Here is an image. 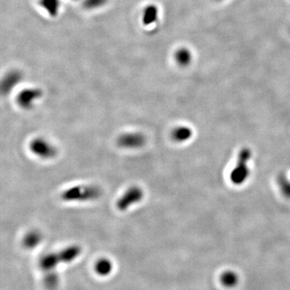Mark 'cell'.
<instances>
[{
	"mask_svg": "<svg viewBox=\"0 0 290 290\" xmlns=\"http://www.w3.org/2000/svg\"><path fill=\"white\" fill-rule=\"evenodd\" d=\"M144 197L143 189L137 186H133L128 188L123 195L119 198L116 203V207L120 211H126L132 205L140 203Z\"/></svg>",
	"mask_w": 290,
	"mask_h": 290,
	"instance_id": "277c9868",
	"label": "cell"
},
{
	"mask_svg": "<svg viewBox=\"0 0 290 290\" xmlns=\"http://www.w3.org/2000/svg\"><path fill=\"white\" fill-rule=\"evenodd\" d=\"M29 149L35 156L45 160L54 158L57 155V148L41 137L33 139L29 144Z\"/></svg>",
	"mask_w": 290,
	"mask_h": 290,
	"instance_id": "3957f363",
	"label": "cell"
},
{
	"mask_svg": "<svg viewBox=\"0 0 290 290\" xmlns=\"http://www.w3.org/2000/svg\"><path fill=\"white\" fill-rule=\"evenodd\" d=\"M159 18V9L155 4L147 5L142 11L141 22L144 27L156 24Z\"/></svg>",
	"mask_w": 290,
	"mask_h": 290,
	"instance_id": "ba28073f",
	"label": "cell"
},
{
	"mask_svg": "<svg viewBox=\"0 0 290 290\" xmlns=\"http://www.w3.org/2000/svg\"><path fill=\"white\" fill-rule=\"evenodd\" d=\"M116 144L124 149H141L147 144V137L141 132H125L117 138Z\"/></svg>",
	"mask_w": 290,
	"mask_h": 290,
	"instance_id": "5b68a950",
	"label": "cell"
},
{
	"mask_svg": "<svg viewBox=\"0 0 290 290\" xmlns=\"http://www.w3.org/2000/svg\"><path fill=\"white\" fill-rule=\"evenodd\" d=\"M73 1H78V0H73Z\"/></svg>",
	"mask_w": 290,
	"mask_h": 290,
	"instance_id": "2e32d148",
	"label": "cell"
},
{
	"mask_svg": "<svg viewBox=\"0 0 290 290\" xmlns=\"http://www.w3.org/2000/svg\"><path fill=\"white\" fill-rule=\"evenodd\" d=\"M40 233H38L37 231H32L27 235L26 238L24 239V243L26 245H35L40 241Z\"/></svg>",
	"mask_w": 290,
	"mask_h": 290,
	"instance_id": "9a60e30c",
	"label": "cell"
},
{
	"mask_svg": "<svg viewBox=\"0 0 290 290\" xmlns=\"http://www.w3.org/2000/svg\"><path fill=\"white\" fill-rule=\"evenodd\" d=\"M40 8L52 18H56L59 15L62 7L61 0H38Z\"/></svg>",
	"mask_w": 290,
	"mask_h": 290,
	"instance_id": "9c48e42d",
	"label": "cell"
},
{
	"mask_svg": "<svg viewBox=\"0 0 290 290\" xmlns=\"http://www.w3.org/2000/svg\"><path fill=\"white\" fill-rule=\"evenodd\" d=\"M252 156V153L248 149H244L240 152L239 156L238 163L231 172V181L234 184L241 185L246 182L249 176L248 161Z\"/></svg>",
	"mask_w": 290,
	"mask_h": 290,
	"instance_id": "7a4b0ae2",
	"label": "cell"
},
{
	"mask_svg": "<svg viewBox=\"0 0 290 290\" xmlns=\"http://www.w3.org/2000/svg\"><path fill=\"white\" fill-rule=\"evenodd\" d=\"M102 190L95 185H79L62 192L61 198L65 202H90L99 199Z\"/></svg>",
	"mask_w": 290,
	"mask_h": 290,
	"instance_id": "6da1fadb",
	"label": "cell"
},
{
	"mask_svg": "<svg viewBox=\"0 0 290 290\" xmlns=\"http://www.w3.org/2000/svg\"><path fill=\"white\" fill-rule=\"evenodd\" d=\"M43 96V91L40 88H26L17 95V102L21 108L29 110L33 108L35 102Z\"/></svg>",
	"mask_w": 290,
	"mask_h": 290,
	"instance_id": "8992f818",
	"label": "cell"
},
{
	"mask_svg": "<svg viewBox=\"0 0 290 290\" xmlns=\"http://www.w3.org/2000/svg\"><path fill=\"white\" fill-rule=\"evenodd\" d=\"M221 282L227 288H232L238 284V275L233 271H226L221 276Z\"/></svg>",
	"mask_w": 290,
	"mask_h": 290,
	"instance_id": "8fae6325",
	"label": "cell"
},
{
	"mask_svg": "<svg viewBox=\"0 0 290 290\" xmlns=\"http://www.w3.org/2000/svg\"><path fill=\"white\" fill-rule=\"evenodd\" d=\"M109 0H83V7L89 11H95L105 7Z\"/></svg>",
	"mask_w": 290,
	"mask_h": 290,
	"instance_id": "7c38bea8",
	"label": "cell"
},
{
	"mask_svg": "<svg viewBox=\"0 0 290 290\" xmlns=\"http://www.w3.org/2000/svg\"><path fill=\"white\" fill-rule=\"evenodd\" d=\"M278 184L284 195L290 198V181L286 175L281 174L279 176Z\"/></svg>",
	"mask_w": 290,
	"mask_h": 290,
	"instance_id": "4fadbf2b",
	"label": "cell"
},
{
	"mask_svg": "<svg viewBox=\"0 0 290 290\" xmlns=\"http://www.w3.org/2000/svg\"><path fill=\"white\" fill-rule=\"evenodd\" d=\"M192 135H193V132L191 128L186 126H180L175 128L171 132L172 139L177 143H183L189 140L191 138Z\"/></svg>",
	"mask_w": 290,
	"mask_h": 290,
	"instance_id": "30bf717a",
	"label": "cell"
},
{
	"mask_svg": "<svg viewBox=\"0 0 290 290\" xmlns=\"http://www.w3.org/2000/svg\"><path fill=\"white\" fill-rule=\"evenodd\" d=\"M189 52L186 50H179L176 54V60L180 66H187L189 62Z\"/></svg>",
	"mask_w": 290,
	"mask_h": 290,
	"instance_id": "5bb4252c",
	"label": "cell"
},
{
	"mask_svg": "<svg viewBox=\"0 0 290 290\" xmlns=\"http://www.w3.org/2000/svg\"><path fill=\"white\" fill-rule=\"evenodd\" d=\"M23 80V73L19 70H12L4 76L1 83L2 95H8Z\"/></svg>",
	"mask_w": 290,
	"mask_h": 290,
	"instance_id": "52a82bcc",
	"label": "cell"
}]
</instances>
